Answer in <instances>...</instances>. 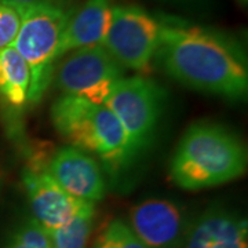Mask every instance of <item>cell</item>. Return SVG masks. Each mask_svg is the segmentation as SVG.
Instances as JSON below:
<instances>
[{
    "instance_id": "cell-11",
    "label": "cell",
    "mask_w": 248,
    "mask_h": 248,
    "mask_svg": "<svg viewBox=\"0 0 248 248\" xmlns=\"http://www.w3.org/2000/svg\"><path fill=\"white\" fill-rule=\"evenodd\" d=\"M182 248H248L247 221L222 208L208 210L189 228Z\"/></svg>"
},
{
    "instance_id": "cell-14",
    "label": "cell",
    "mask_w": 248,
    "mask_h": 248,
    "mask_svg": "<svg viewBox=\"0 0 248 248\" xmlns=\"http://www.w3.org/2000/svg\"><path fill=\"white\" fill-rule=\"evenodd\" d=\"M94 219V204L87 205L71 221L50 232L53 248H86Z\"/></svg>"
},
{
    "instance_id": "cell-9",
    "label": "cell",
    "mask_w": 248,
    "mask_h": 248,
    "mask_svg": "<svg viewBox=\"0 0 248 248\" xmlns=\"http://www.w3.org/2000/svg\"><path fill=\"white\" fill-rule=\"evenodd\" d=\"M22 182L33 211V217L47 233L55 231L84 210L87 203L65 192L47 170L27 169Z\"/></svg>"
},
{
    "instance_id": "cell-8",
    "label": "cell",
    "mask_w": 248,
    "mask_h": 248,
    "mask_svg": "<svg viewBox=\"0 0 248 248\" xmlns=\"http://www.w3.org/2000/svg\"><path fill=\"white\" fill-rule=\"evenodd\" d=\"M133 232L148 248H182L187 236V223L177 204L149 199L131 208Z\"/></svg>"
},
{
    "instance_id": "cell-7",
    "label": "cell",
    "mask_w": 248,
    "mask_h": 248,
    "mask_svg": "<svg viewBox=\"0 0 248 248\" xmlns=\"http://www.w3.org/2000/svg\"><path fill=\"white\" fill-rule=\"evenodd\" d=\"M166 94L153 80L133 76L120 79L108 97V107L122 123L134 151L148 143L159 123Z\"/></svg>"
},
{
    "instance_id": "cell-18",
    "label": "cell",
    "mask_w": 248,
    "mask_h": 248,
    "mask_svg": "<svg viewBox=\"0 0 248 248\" xmlns=\"http://www.w3.org/2000/svg\"><path fill=\"white\" fill-rule=\"evenodd\" d=\"M6 3H10L16 7H22V6H31V4H53V6H60L65 7L69 3V0H3Z\"/></svg>"
},
{
    "instance_id": "cell-4",
    "label": "cell",
    "mask_w": 248,
    "mask_h": 248,
    "mask_svg": "<svg viewBox=\"0 0 248 248\" xmlns=\"http://www.w3.org/2000/svg\"><path fill=\"white\" fill-rule=\"evenodd\" d=\"M17 9L21 25L13 47L31 72L28 105H36L53 81L62 33L72 11L53 4H31Z\"/></svg>"
},
{
    "instance_id": "cell-20",
    "label": "cell",
    "mask_w": 248,
    "mask_h": 248,
    "mask_svg": "<svg viewBox=\"0 0 248 248\" xmlns=\"http://www.w3.org/2000/svg\"><path fill=\"white\" fill-rule=\"evenodd\" d=\"M241 3H244V4H246V3H247V0H241Z\"/></svg>"
},
{
    "instance_id": "cell-15",
    "label": "cell",
    "mask_w": 248,
    "mask_h": 248,
    "mask_svg": "<svg viewBox=\"0 0 248 248\" xmlns=\"http://www.w3.org/2000/svg\"><path fill=\"white\" fill-rule=\"evenodd\" d=\"M97 248H148L137 237L133 229L122 221H113L108 225L98 241Z\"/></svg>"
},
{
    "instance_id": "cell-6",
    "label": "cell",
    "mask_w": 248,
    "mask_h": 248,
    "mask_svg": "<svg viewBox=\"0 0 248 248\" xmlns=\"http://www.w3.org/2000/svg\"><path fill=\"white\" fill-rule=\"evenodd\" d=\"M160 28V19L140 6H115L102 46L124 69L143 72L155 60Z\"/></svg>"
},
{
    "instance_id": "cell-16",
    "label": "cell",
    "mask_w": 248,
    "mask_h": 248,
    "mask_svg": "<svg viewBox=\"0 0 248 248\" xmlns=\"http://www.w3.org/2000/svg\"><path fill=\"white\" fill-rule=\"evenodd\" d=\"M7 248H53V246L50 234L32 218L14 233Z\"/></svg>"
},
{
    "instance_id": "cell-13",
    "label": "cell",
    "mask_w": 248,
    "mask_h": 248,
    "mask_svg": "<svg viewBox=\"0 0 248 248\" xmlns=\"http://www.w3.org/2000/svg\"><path fill=\"white\" fill-rule=\"evenodd\" d=\"M29 84L31 72L17 50L0 48V107L10 125L19 122L27 108Z\"/></svg>"
},
{
    "instance_id": "cell-5",
    "label": "cell",
    "mask_w": 248,
    "mask_h": 248,
    "mask_svg": "<svg viewBox=\"0 0 248 248\" xmlns=\"http://www.w3.org/2000/svg\"><path fill=\"white\" fill-rule=\"evenodd\" d=\"M53 76L62 94L105 105L116 83L124 78V68L99 45L62 55Z\"/></svg>"
},
{
    "instance_id": "cell-2",
    "label": "cell",
    "mask_w": 248,
    "mask_h": 248,
    "mask_svg": "<svg viewBox=\"0 0 248 248\" xmlns=\"http://www.w3.org/2000/svg\"><path fill=\"white\" fill-rule=\"evenodd\" d=\"M247 149L231 130L214 123L192 125L171 160L170 177L185 190H202L240 178L247 170Z\"/></svg>"
},
{
    "instance_id": "cell-12",
    "label": "cell",
    "mask_w": 248,
    "mask_h": 248,
    "mask_svg": "<svg viewBox=\"0 0 248 248\" xmlns=\"http://www.w3.org/2000/svg\"><path fill=\"white\" fill-rule=\"evenodd\" d=\"M110 0H86L78 11H72L62 33L58 60L73 50L104 43L112 19Z\"/></svg>"
},
{
    "instance_id": "cell-1",
    "label": "cell",
    "mask_w": 248,
    "mask_h": 248,
    "mask_svg": "<svg viewBox=\"0 0 248 248\" xmlns=\"http://www.w3.org/2000/svg\"><path fill=\"white\" fill-rule=\"evenodd\" d=\"M160 22L155 58L170 78L189 89L232 101L247 97V60L233 39L177 18Z\"/></svg>"
},
{
    "instance_id": "cell-3",
    "label": "cell",
    "mask_w": 248,
    "mask_h": 248,
    "mask_svg": "<svg viewBox=\"0 0 248 248\" xmlns=\"http://www.w3.org/2000/svg\"><path fill=\"white\" fill-rule=\"evenodd\" d=\"M51 120L71 146L94 153L108 164L120 166L137 153L122 123L105 105L62 94L51 107Z\"/></svg>"
},
{
    "instance_id": "cell-19",
    "label": "cell",
    "mask_w": 248,
    "mask_h": 248,
    "mask_svg": "<svg viewBox=\"0 0 248 248\" xmlns=\"http://www.w3.org/2000/svg\"><path fill=\"white\" fill-rule=\"evenodd\" d=\"M166 1H190V0H166Z\"/></svg>"
},
{
    "instance_id": "cell-10",
    "label": "cell",
    "mask_w": 248,
    "mask_h": 248,
    "mask_svg": "<svg viewBox=\"0 0 248 248\" xmlns=\"http://www.w3.org/2000/svg\"><path fill=\"white\" fill-rule=\"evenodd\" d=\"M47 171L65 192L79 200L95 203L105 196L107 185L98 163L75 146L55 152Z\"/></svg>"
},
{
    "instance_id": "cell-17",
    "label": "cell",
    "mask_w": 248,
    "mask_h": 248,
    "mask_svg": "<svg viewBox=\"0 0 248 248\" xmlns=\"http://www.w3.org/2000/svg\"><path fill=\"white\" fill-rule=\"evenodd\" d=\"M21 25V16L16 6L0 0V48L13 46Z\"/></svg>"
}]
</instances>
